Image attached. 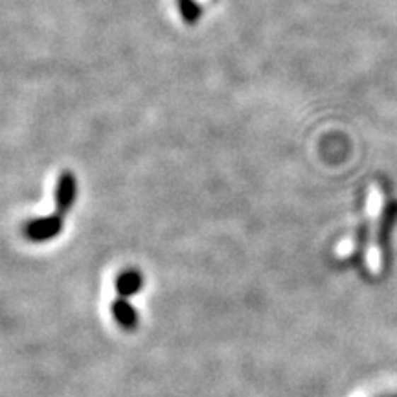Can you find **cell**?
<instances>
[{"label": "cell", "mask_w": 397, "mask_h": 397, "mask_svg": "<svg viewBox=\"0 0 397 397\" xmlns=\"http://www.w3.org/2000/svg\"><path fill=\"white\" fill-rule=\"evenodd\" d=\"M177 6L178 11H180V17H183V21L188 26H193L201 18V8H199L195 0H177Z\"/></svg>", "instance_id": "obj_5"}, {"label": "cell", "mask_w": 397, "mask_h": 397, "mask_svg": "<svg viewBox=\"0 0 397 397\" xmlns=\"http://www.w3.org/2000/svg\"><path fill=\"white\" fill-rule=\"evenodd\" d=\"M142 289V274L137 270H125L116 280V292L122 298L134 297Z\"/></svg>", "instance_id": "obj_4"}, {"label": "cell", "mask_w": 397, "mask_h": 397, "mask_svg": "<svg viewBox=\"0 0 397 397\" xmlns=\"http://www.w3.org/2000/svg\"><path fill=\"white\" fill-rule=\"evenodd\" d=\"M76 197H78V180H76V175L69 169H64L63 173L57 177V184H55V214L67 215L69 210L76 202Z\"/></svg>", "instance_id": "obj_2"}, {"label": "cell", "mask_w": 397, "mask_h": 397, "mask_svg": "<svg viewBox=\"0 0 397 397\" xmlns=\"http://www.w3.org/2000/svg\"><path fill=\"white\" fill-rule=\"evenodd\" d=\"M110 311H113V316H115V320L122 326V328L129 329V331L137 329L138 326L137 311H134V307H132L125 298H118V300L113 301Z\"/></svg>", "instance_id": "obj_3"}, {"label": "cell", "mask_w": 397, "mask_h": 397, "mask_svg": "<svg viewBox=\"0 0 397 397\" xmlns=\"http://www.w3.org/2000/svg\"><path fill=\"white\" fill-rule=\"evenodd\" d=\"M64 224V217L59 214H52L48 217L33 219L24 226V236L33 243H42L54 239L57 234H61Z\"/></svg>", "instance_id": "obj_1"}]
</instances>
